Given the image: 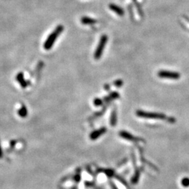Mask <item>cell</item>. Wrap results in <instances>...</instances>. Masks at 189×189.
Masks as SVG:
<instances>
[{
  "label": "cell",
  "instance_id": "6da1fadb",
  "mask_svg": "<svg viewBox=\"0 0 189 189\" xmlns=\"http://www.w3.org/2000/svg\"><path fill=\"white\" fill-rule=\"evenodd\" d=\"M63 29H64V27L63 25H58L55 30H53L52 32L51 33L49 37H48L47 39L46 40L44 44H43V47L46 50H50L52 48V46L54 44L55 41H56L57 38L59 37V35L63 32Z\"/></svg>",
  "mask_w": 189,
  "mask_h": 189
},
{
  "label": "cell",
  "instance_id": "7a4b0ae2",
  "mask_svg": "<svg viewBox=\"0 0 189 189\" xmlns=\"http://www.w3.org/2000/svg\"><path fill=\"white\" fill-rule=\"evenodd\" d=\"M137 115L138 116L142 117V118H151V119H160V120L168 121L170 123H174L175 119L173 118H170V117L166 116L165 115L162 114V113H149L146 111H137Z\"/></svg>",
  "mask_w": 189,
  "mask_h": 189
},
{
  "label": "cell",
  "instance_id": "3957f363",
  "mask_svg": "<svg viewBox=\"0 0 189 189\" xmlns=\"http://www.w3.org/2000/svg\"><path fill=\"white\" fill-rule=\"evenodd\" d=\"M107 40H108V37H107V35H103L101 37L100 40H99L98 46H97L96 51H95V55H94L95 58L96 60L99 59L101 57V56H102L103 51H104L105 46H106L107 44Z\"/></svg>",
  "mask_w": 189,
  "mask_h": 189
},
{
  "label": "cell",
  "instance_id": "277c9868",
  "mask_svg": "<svg viewBox=\"0 0 189 189\" xmlns=\"http://www.w3.org/2000/svg\"><path fill=\"white\" fill-rule=\"evenodd\" d=\"M158 76L160 78L163 79H179L180 74L177 72L174 71H166V70H161L159 71L158 73Z\"/></svg>",
  "mask_w": 189,
  "mask_h": 189
},
{
  "label": "cell",
  "instance_id": "5b68a950",
  "mask_svg": "<svg viewBox=\"0 0 189 189\" xmlns=\"http://www.w3.org/2000/svg\"><path fill=\"white\" fill-rule=\"evenodd\" d=\"M109 9L112 10L113 12H115V13H117V14L119 15H123L124 14V11H123V9H121V7H119L118 6L111 4L109 5Z\"/></svg>",
  "mask_w": 189,
  "mask_h": 189
},
{
  "label": "cell",
  "instance_id": "8992f818",
  "mask_svg": "<svg viewBox=\"0 0 189 189\" xmlns=\"http://www.w3.org/2000/svg\"><path fill=\"white\" fill-rule=\"evenodd\" d=\"M120 135L122 137H123L124 139H126L128 140H130V141H135V142H138V141H140V139H137L136 137H135L132 135H131L130 133L127 132H120Z\"/></svg>",
  "mask_w": 189,
  "mask_h": 189
},
{
  "label": "cell",
  "instance_id": "52a82bcc",
  "mask_svg": "<svg viewBox=\"0 0 189 189\" xmlns=\"http://www.w3.org/2000/svg\"><path fill=\"white\" fill-rule=\"evenodd\" d=\"M81 23L84 24V25H93V24H95L97 23V21H95V19L90 18L86 17V16L81 18Z\"/></svg>",
  "mask_w": 189,
  "mask_h": 189
},
{
  "label": "cell",
  "instance_id": "ba28073f",
  "mask_svg": "<svg viewBox=\"0 0 189 189\" xmlns=\"http://www.w3.org/2000/svg\"><path fill=\"white\" fill-rule=\"evenodd\" d=\"M106 132V128H102L100 129V130H97L95 131V132H93L92 134H91V139H93V140H95V139H96L99 136H100L101 135L103 134V133Z\"/></svg>",
  "mask_w": 189,
  "mask_h": 189
},
{
  "label": "cell",
  "instance_id": "9c48e42d",
  "mask_svg": "<svg viewBox=\"0 0 189 189\" xmlns=\"http://www.w3.org/2000/svg\"><path fill=\"white\" fill-rule=\"evenodd\" d=\"M17 80L19 81V83H21V85H22L23 87H26V82H25V79H24V77H23V74L22 73H19L18 74L17 76Z\"/></svg>",
  "mask_w": 189,
  "mask_h": 189
},
{
  "label": "cell",
  "instance_id": "30bf717a",
  "mask_svg": "<svg viewBox=\"0 0 189 189\" xmlns=\"http://www.w3.org/2000/svg\"><path fill=\"white\" fill-rule=\"evenodd\" d=\"M182 185L184 187H189V178L185 177L182 180Z\"/></svg>",
  "mask_w": 189,
  "mask_h": 189
},
{
  "label": "cell",
  "instance_id": "8fae6325",
  "mask_svg": "<svg viewBox=\"0 0 189 189\" xmlns=\"http://www.w3.org/2000/svg\"><path fill=\"white\" fill-rule=\"evenodd\" d=\"M19 114L21 116H25L27 114V109L25 107H23L21 110L19 111Z\"/></svg>",
  "mask_w": 189,
  "mask_h": 189
},
{
  "label": "cell",
  "instance_id": "7c38bea8",
  "mask_svg": "<svg viewBox=\"0 0 189 189\" xmlns=\"http://www.w3.org/2000/svg\"><path fill=\"white\" fill-rule=\"evenodd\" d=\"M2 157V151H1V146H0V158Z\"/></svg>",
  "mask_w": 189,
  "mask_h": 189
}]
</instances>
